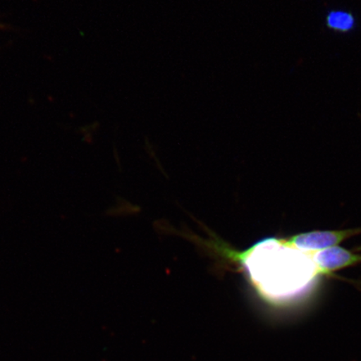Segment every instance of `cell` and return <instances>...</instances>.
<instances>
[{
  "mask_svg": "<svg viewBox=\"0 0 361 361\" xmlns=\"http://www.w3.org/2000/svg\"><path fill=\"white\" fill-rule=\"evenodd\" d=\"M7 28L8 27L6 25L1 24V23H0V30H6Z\"/></svg>",
  "mask_w": 361,
  "mask_h": 361,
  "instance_id": "3957f363",
  "label": "cell"
},
{
  "mask_svg": "<svg viewBox=\"0 0 361 361\" xmlns=\"http://www.w3.org/2000/svg\"><path fill=\"white\" fill-rule=\"evenodd\" d=\"M356 18L354 13L345 10L329 11L326 16V25L329 30L336 33L347 34L355 29Z\"/></svg>",
  "mask_w": 361,
  "mask_h": 361,
  "instance_id": "7a4b0ae2",
  "label": "cell"
},
{
  "mask_svg": "<svg viewBox=\"0 0 361 361\" xmlns=\"http://www.w3.org/2000/svg\"><path fill=\"white\" fill-rule=\"evenodd\" d=\"M312 259L320 276H332L338 270L361 264V255L338 246L312 252Z\"/></svg>",
  "mask_w": 361,
  "mask_h": 361,
  "instance_id": "6da1fadb",
  "label": "cell"
}]
</instances>
